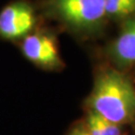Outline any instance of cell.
<instances>
[{
	"label": "cell",
	"mask_w": 135,
	"mask_h": 135,
	"mask_svg": "<svg viewBox=\"0 0 135 135\" xmlns=\"http://www.w3.org/2000/svg\"><path fill=\"white\" fill-rule=\"evenodd\" d=\"M91 135H122L123 126L115 124L99 115L93 110L88 111L86 119L83 122Z\"/></svg>",
	"instance_id": "cell-6"
},
{
	"label": "cell",
	"mask_w": 135,
	"mask_h": 135,
	"mask_svg": "<svg viewBox=\"0 0 135 135\" xmlns=\"http://www.w3.org/2000/svg\"><path fill=\"white\" fill-rule=\"evenodd\" d=\"M22 51L25 57L36 65L47 69L62 66L55 36L46 31L28 34L23 40Z\"/></svg>",
	"instance_id": "cell-4"
},
{
	"label": "cell",
	"mask_w": 135,
	"mask_h": 135,
	"mask_svg": "<svg viewBox=\"0 0 135 135\" xmlns=\"http://www.w3.org/2000/svg\"><path fill=\"white\" fill-rule=\"evenodd\" d=\"M37 22L34 6L27 0L10 2L0 11V36L17 39L27 36Z\"/></svg>",
	"instance_id": "cell-3"
},
{
	"label": "cell",
	"mask_w": 135,
	"mask_h": 135,
	"mask_svg": "<svg viewBox=\"0 0 135 135\" xmlns=\"http://www.w3.org/2000/svg\"><path fill=\"white\" fill-rule=\"evenodd\" d=\"M108 20L123 22L135 17V0H105Z\"/></svg>",
	"instance_id": "cell-7"
},
{
	"label": "cell",
	"mask_w": 135,
	"mask_h": 135,
	"mask_svg": "<svg viewBox=\"0 0 135 135\" xmlns=\"http://www.w3.org/2000/svg\"><path fill=\"white\" fill-rule=\"evenodd\" d=\"M112 67L124 71L135 64V17L121 22L119 33L106 49Z\"/></svg>",
	"instance_id": "cell-5"
},
{
	"label": "cell",
	"mask_w": 135,
	"mask_h": 135,
	"mask_svg": "<svg viewBox=\"0 0 135 135\" xmlns=\"http://www.w3.org/2000/svg\"><path fill=\"white\" fill-rule=\"evenodd\" d=\"M68 135H91L88 130L86 129V127L84 125V123L78 124V125L74 126L72 129L70 130V132L68 133Z\"/></svg>",
	"instance_id": "cell-8"
},
{
	"label": "cell",
	"mask_w": 135,
	"mask_h": 135,
	"mask_svg": "<svg viewBox=\"0 0 135 135\" xmlns=\"http://www.w3.org/2000/svg\"><path fill=\"white\" fill-rule=\"evenodd\" d=\"M42 11L80 36H98L108 24L105 0H40Z\"/></svg>",
	"instance_id": "cell-2"
},
{
	"label": "cell",
	"mask_w": 135,
	"mask_h": 135,
	"mask_svg": "<svg viewBox=\"0 0 135 135\" xmlns=\"http://www.w3.org/2000/svg\"><path fill=\"white\" fill-rule=\"evenodd\" d=\"M122 135H129V134H124V133H123V134H122Z\"/></svg>",
	"instance_id": "cell-9"
},
{
	"label": "cell",
	"mask_w": 135,
	"mask_h": 135,
	"mask_svg": "<svg viewBox=\"0 0 135 135\" xmlns=\"http://www.w3.org/2000/svg\"><path fill=\"white\" fill-rule=\"evenodd\" d=\"M87 102L90 110L115 124L135 125V87L121 70L102 69L95 77Z\"/></svg>",
	"instance_id": "cell-1"
}]
</instances>
